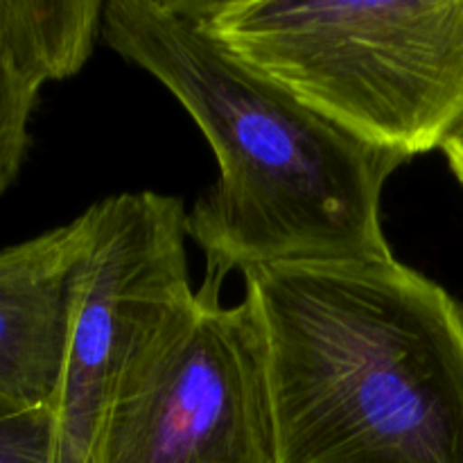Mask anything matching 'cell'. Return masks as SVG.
Wrapping results in <instances>:
<instances>
[{
  "label": "cell",
  "instance_id": "1",
  "mask_svg": "<svg viewBox=\"0 0 463 463\" xmlns=\"http://www.w3.org/2000/svg\"><path fill=\"white\" fill-rule=\"evenodd\" d=\"M102 39L161 81L215 152L220 176L185 217L206 285L279 262L393 256L383 190L405 158L319 116L235 57L199 0H107Z\"/></svg>",
  "mask_w": 463,
  "mask_h": 463
},
{
  "label": "cell",
  "instance_id": "2",
  "mask_svg": "<svg viewBox=\"0 0 463 463\" xmlns=\"http://www.w3.org/2000/svg\"><path fill=\"white\" fill-rule=\"evenodd\" d=\"M276 463H463V307L393 256L247 269Z\"/></svg>",
  "mask_w": 463,
  "mask_h": 463
},
{
  "label": "cell",
  "instance_id": "3",
  "mask_svg": "<svg viewBox=\"0 0 463 463\" xmlns=\"http://www.w3.org/2000/svg\"><path fill=\"white\" fill-rule=\"evenodd\" d=\"M235 54L405 161L463 120V0H199Z\"/></svg>",
  "mask_w": 463,
  "mask_h": 463
},
{
  "label": "cell",
  "instance_id": "4",
  "mask_svg": "<svg viewBox=\"0 0 463 463\" xmlns=\"http://www.w3.org/2000/svg\"><path fill=\"white\" fill-rule=\"evenodd\" d=\"M203 283L127 380L93 463H276L265 353L247 303Z\"/></svg>",
  "mask_w": 463,
  "mask_h": 463
},
{
  "label": "cell",
  "instance_id": "5",
  "mask_svg": "<svg viewBox=\"0 0 463 463\" xmlns=\"http://www.w3.org/2000/svg\"><path fill=\"white\" fill-rule=\"evenodd\" d=\"M90 208L93 247L52 407L57 463H93L129 375L197 297L181 199L143 190L99 199Z\"/></svg>",
  "mask_w": 463,
  "mask_h": 463
},
{
  "label": "cell",
  "instance_id": "6",
  "mask_svg": "<svg viewBox=\"0 0 463 463\" xmlns=\"http://www.w3.org/2000/svg\"><path fill=\"white\" fill-rule=\"evenodd\" d=\"M95 215L0 249V407H54L84 292Z\"/></svg>",
  "mask_w": 463,
  "mask_h": 463
},
{
  "label": "cell",
  "instance_id": "7",
  "mask_svg": "<svg viewBox=\"0 0 463 463\" xmlns=\"http://www.w3.org/2000/svg\"><path fill=\"white\" fill-rule=\"evenodd\" d=\"M102 0H9L0 27V194L30 152L41 90L84 68L102 32Z\"/></svg>",
  "mask_w": 463,
  "mask_h": 463
},
{
  "label": "cell",
  "instance_id": "8",
  "mask_svg": "<svg viewBox=\"0 0 463 463\" xmlns=\"http://www.w3.org/2000/svg\"><path fill=\"white\" fill-rule=\"evenodd\" d=\"M0 463H57L52 407H0Z\"/></svg>",
  "mask_w": 463,
  "mask_h": 463
},
{
  "label": "cell",
  "instance_id": "9",
  "mask_svg": "<svg viewBox=\"0 0 463 463\" xmlns=\"http://www.w3.org/2000/svg\"><path fill=\"white\" fill-rule=\"evenodd\" d=\"M441 152L446 154L448 165H450V170L455 172V176L463 185V120L450 131V136L443 140Z\"/></svg>",
  "mask_w": 463,
  "mask_h": 463
},
{
  "label": "cell",
  "instance_id": "10",
  "mask_svg": "<svg viewBox=\"0 0 463 463\" xmlns=\"http://www.w3.org/2000/svg\"><path fill=\"white\" fill-rule=\"evenodd\" d=\"M7 5H9V0H0V27H3L5 14H7Z\"/></svg>",
  "mask_w": 463,
  "mask_h": 463
}]
</instances>
